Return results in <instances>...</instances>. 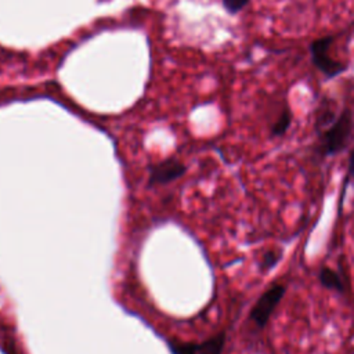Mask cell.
<instances>
[{"instance_id":"1","label":"cell","mask_w":354,"mask_h":354,"mask_svg":"<svg viewBox=\"0 0 354 354\" xmlns=\"http://www.w3.org/2000/svg\"><path fill=\"white\" fill-rule=\"evenodd\" d=\"M354 129L353 111L344 106L335 120L328 124V127L321 133V153L322 155H336L343 151L351 140Z\"/></svg>"},{"instance_id":"2","label":"cell","mask_w":354,"mask_h":354,"mask_svg":"<svg viewBox=\"0 0 354 354\" xmlns=\"http://www.w3.org/2000/svg\"><path fill=\"white\" fill-rule=\"evenodd\" d=\"M335 41V36L328 35L314 39L308 44V53L313 66L319 71L326 79H335L347 71L348 65L346 62L337 61L329 55V50Z\"/></svg>"},{"instance_id":"3","label":"cell","mask_w":354,"mask_h":354,"mask_svg":"<svg viewBox=\"0 0 354 354\" xmlns=\"http://www.w3.org/2000/svg\"><path fill=\"white\" fill-rule=\"evenodd\" d=\"M286 292L285 285L275 283L270 289H267L256 301V304L250 310V319L261 329L267 325L271 314L282 300L283 295Z\"/></svg>"},{"instance_id":"4","label":"cell","mask_w":354,"mask_h":354,"mask_svg":"<svg viewBox=\"0 0 354 354\" xmlns=\"http://www.w3.org/2000/svg\"><path fill=\"white\" fill-rule=\"evenodd\" d=\"M185 171V166L174 159L169 158L162 162L149 166V184H165L181 177Z\"/></svg>"},{"instance_id":"5","label":"cell","mask_w":354,"mask_h":354,"mask_svg":"<svg viewBox=\"0 0 354 354\" xmlns=\"http://www.w3.org/2000/svg\"><path fill=\"white\" fill-rule=\"evenodd\" d=\"M292 120H293V112H292L289 104H285L279 116L271 126V130H270L271 137H282L289 130Z\"/></svg>"},{"instance_id":"6","label":"cell","mask_w":354,"mask_h":354,"mask_svg":"<svg viewBox=\"0 0 354 354\" xmlns=\"http://www.w3.org/2000/svg\"><path fill=\"white\" fill-rule=\"evenodd\" d=\"M318 279H319L321 285L325 286L326 289L337 290V292H343L344 290V283H343L340 275L335 270H332L329 267H322L319 270Z\"/></svg>"},{"instance_id":"7","label":"cell","mask_w":354,"mask_h":354,"mask_svg":"<svg viewBox=\"0 0 354 354\" xmlns=\"http://www.w3.org/2000/svg\"><path fill=\"white\" fill-rule=\"evenodd\" d=\"M225 344V333L220 332L216 336L198 344V354H221Z\"/></svg>"},{"instance_id":"8","label":"cell","mask_w":354,"mask_h":354,"mask_svg":"<svg viewBox=\"0 0 354 354\" xmlns=\"http://www.w3.org/2000/svg\"><path fill=\"white\" fill-rule=\"evenodd\" d=\"M170 351L173 354H198V344L195 343H181V342H170Z\"/></svg>"},{"instance_id":"9","label":"cell","mask_w":354,"mask_h":354,"mask_svg":"<svg viewBox=\"0 0 354 354\" xmlns=\"http://www.w3.org/2000/svg\"><path fill=\"white\" fill-rule=\"evenodd\" d=\"M250 0H221L223 8L230 14V15H236L239 14Z\"/></svg>"},{"instance_id":"10","label":"cell","mask_w":354,"mask_h":354,"mask_svg":"<svg viewBox=\"0 0 354 354\" xmlns=\"http://www.w3.org/2000/svg\"><path fill=\"white\" fill-rule=\"evenodd\" d=\"M281 250H268V252H266V254L263 256V260H261V266H260V268H261V271H268L270 268H272L277 263H278V260L281 259Z\"/></svg>"},{"instance_id":"11","label":"cell","mask_w":354,"mask_h":354,"mask_svg":"<svg viewBox=\"0 0 354 354\" xmlns=\"http://www.w3.org/2000/svg\"><path fill=\"white\" fill-rule=\"evenodd\" d=\"M347 171H348V177H353V178H354V148L351 149L350 156H348V167H347Z\"/></svg>"},{"instance_id":"12","label":"cell","mask_w":354,"mask_h":354,"mask_svg":"<svg viewBox=\"0 0 354 354\" xmlns=\"http://www.w3.org/2000/svg\"><path fill=\"white\" fill-rule=\"evenodd\" d=\"M353 29H354V21H353Z\"/></svg>"}]
</instances>
